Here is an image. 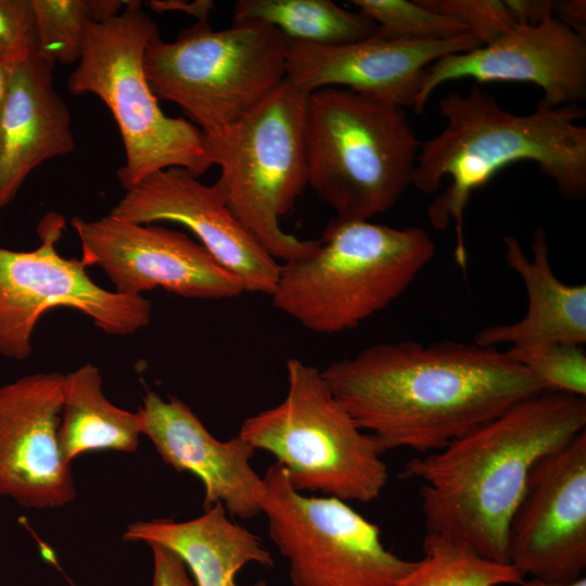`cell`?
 I'll return each mask as SVG.
<instances>
[{"mask_svg": "<svg viewBox=\"0 0 586 586\" xmlns=\"http://www.w3.org/2000/svg\"><path fill=\"white\" fill-rule=\"evenodd\" d=\"M321 373L356 424L385 450L420 454L545 391L507 351L449 340L373 344Z\"/></svg>", "mask_w": 586, "mask_h": 586, "instance_id": "cell-1", "label": "cell"}, {"mask_svg": "<svg viewBox=\"0 0 586 586\" xmlns=\"http://www.w3.org/2000/svg\"><path fill=\"white\" fill-rule=\"evenodd\" d=\"M584 430L586 397L544 391L411 458L402 475L420 483L426 533L509 563L508 526L533 466Z\"/></svg>", "mask_w": 586, "mask_h": 586, "instance_id": "cell-2", "label": "cell"}, {"mask_svg": "<svg viewBox=\"0 0 586 586\" xmlns=\"http://www.w3.org/2000/svg\"><path fill=\"white\" fill-rule=\"evenodd\" d=\"M445 127L421 142L412 186L425 194L447 187L428 208L430 222L456 231L455 259L466 271L463 217L472 194L499 170L532 162L570 200L586 196V127L582 105L549 107L540 103L527 114H514L472 84L466 93L450 91L438 101Z\"/></svg>", "mask_w": 586, "mask_h": 586, "instance_id": "cell-3", "label": "cell"}, {"mask_svg": "<svg viewBox=\"0 0 586 586\" xmlns=\"http://www.w3.org/2000/svg\"><path fill=\"white\" fill-rule=\"evenodd\" d=\"M435 254L420 227L334 218L303 257L280 267L277 309L315 333L354 329L399 297Z\"/></svg>", "mask_w": 586, "mask_h": 586, "instance_id": "cell-4", "label": "cell"}, {"mask_svg": "<svg viewBox=\"0 0 586 586\" xmlns=\"http://www.w3.org/2000/svg\"><path fill=\"white\" fill-rule=\"evenodd\" d=\"M420 143L400 106L346 88L308 94V187L336 218L391 209L412 186Z\"/></svg>", "mask_w": 586, "mask_h": 586, "instance_id": "cell-5", "label": "cell"}, {"mask_svg": "<svg viewBox=\"0 0 586 586\" xmlns=\"http://www.w3.org/2000/svg\"><path fill=\"white\" fill-rule=\"evenodd\" d=\"M140 3L127 1L116 15L89 26L68 77L72 93H92L111 111L125 150L117 175L126 191L163 169L180 167L200 177L213 166L202 130L164 114L146 79L144 52L160 34Z\"/></svg>", "mask_w": 586, "mask_h": 586, "instance_id": "cell-6", "label": "cell"}, {"mask_svg": "<svg viewBox=\"0 0 586 586\" xmlns=\"http://www.w3.org/2000/svg\"><path fill=\"white\" fill-rule=\"evenodd\" d=\"M288 390L278 405L247 417L238 435L271 454L300 493L370 502L388 473L385 448L361 430L335 398L321 370L300 359L285 362Z\"/></svg>", "mask_w": 586, "mask_h": 586, "instance_id": "cell-7", "label": "cell"}, {"mask_svg": "<svg viewBox=\"0 0 586 586\" xmlns=\"http://www.w3.org/2000/svg\"><path fill=\"white\" fill-rule=\"evenodd\" d=\"M289 40L273 26L198 22L175 40L157 35L143 56L157 99L178 105L205 137L231 128L286 78Z\"/></svg>", "mask_w": 586, "mask_h": 586, "instance_id": "cell-8", "label": "cell"}, {"mask_svg": "<svg viewBox=\"0 0 586 586\" xmlns=\"http://www.w3.org/2000/svg\"><path fill=\"white\" fill-rule=\"evenodd\" d=\"M307 98L285 78L231 128L205 137L212 164L220 170L215 183L229 207L284 263L308 254L318 242L280 226L308 187Z\"/></svg>", "mask_w": 586, "mask_h": 586, "instance_id": "cell-9", "label": "cell"}, {"mask_svg": "<svg viewBox=\"0 0 586 586\" xmlns=\"http://www.w3.org/2000/svg\"><path fill=\"white\" fill-rule=\"evenodd\" d=\"M263 481L260 512L293 586H394L415 565L390 551L379 526L347 501L297 492L277 461Z\"/></svg>", "mask_w": 586, "mask_h": 586, "instance_id": "cell-10", "label": "cell"}, {"mask_svg": "<svg viewBox=\"0 0 586 586\" xmlns=\"http://www.w3.org/2000/svg\"><path fill=\"white\" fill-rule=\"evenodd\" d=\"M65 219L48 213L38 224L40 244L31 251L0 247V355L16 360L33 352L41 316L54 308L77 310L110 335H128L149 324L152 304L142 296L107 291L91 280L80 258L56 247Z\"/></svg>", "mask_w": 586, "mask_h": 586, "instance_id": "cell-11", "label": "cell"}, {"mask_svg": "<svg viewBox=\"0 0 586 586\" xmlns=\"http://www.w3.org/2000/svg\"><path fill=\"white\" fill-rule=\"evenodd\" d=\"M71 224L81 262L101 268L118 294L142 296L162 288L188 298L220 300L245 292L237 276L183 232L111 215L93 220L75 217Z\"/></svg>", "mask_w": 586, "mask_h": 586, "instance_id": "cell-12", "label": "cell"}, {"mask_svg": "<svg viewBox=\"0 0 586 586\" xmlns=\"http://www.w3.org/2000/svg\"><path fill=\"white\" fill-rule=\"evenodd\" d=\"M508 561L523 575L572 583L586 568V430L532 468L508 526Z\"/></svg>", "mask_w": 586, "mask_h": 586, "instance_id": "cell-13", "label": "cell"}, {"mask_svg": "<svg viewBox=\"0 0 586 586\" xmlns=\"http://www.w3.org/2000/svg\"><path fill=\"white\" fill-rule=\"evenodd\" d=\"M464 78L477 85L533 84L543 91V105H581L586 99V36L552 14L535 25L519 24L479 48L445 55L425 68L413 112L421 114L443 84Z\"/></svg>", "mask_w": 586, "mask_h": 586, "instance_id": "cell-14", "label": "cell"}, {"mask_svg": "<svg viewBox=\"0 0 586 586\" xmlns=\"http://www.w3.org/2000/svg\"><path fill=\"white\" fill-rule=\"evenodd\" d=\"M109 215L135 224L170 221L188 228L245 292L271 295L280 275L277 259L240 221L216 183L205 184L184 168L160 170L126 191Z\"/></svg>", "mask_w": 586, "mask_h": 586, "instance_id": "cell-15", "label": "cell"}, {"mask_svg": "<svg viewBox=\"0 0 586 586\" xmlns=\"http://www.w3.org/2000/svg\"><path fill=\"white\" fill-rule=\"evenodd\" d=\"M64 374L35 373L0 386V497L46 509L75 499L59 446Z\"/></svg>", "mask_w": 586, "mask_h": 586, "instance_id": "cell-16", "label": "cell"}, {"mask_svg": "<svg viewBox=\"0 0 586 586\" xmlns=\"http://www.w3.org/2000/svg\"><path fill=\"white\" fill-rule=\"evenodd\" d=\"M483 43L470 33L435 41L386 38L377 31L362 40L319 46L289 40L286 79L310 94L346 88L400 107L412 106L426 67L441 58Z\"/></svg>", "mask_w": 586, "mask_h": 586, "instance_id": "cell-17", "label": "cell"}, {"mask_svg": "<svg viewBox=\"0 0 586 586\" xmlns=\"http://www.w3.org/2000/svg\"><path fill=\"white\" fill-rule=\"evenodd\" d=\"M142 434L178 472H190L203 484V509L221 504L230 515L247 520L260 512L264 481L251 466L256 449L238 434L219 441L191 408L176 396L164 399L148 392Z\"/></svg>", "mask_w": 586, "mask_h": 586, "instance_id": "cell-18", "label": "cell"}, {"mask_svg": "<svg viewBox=\"0 0 586 586\" xmlns=\"http://www.w3.org/2000/svg\"><path fill=\"white\" fill-rule=\"evenodd\" d=\"M52 68L39 55L12 67L0 114V208L37 166L75 149L69 111L53 88Z\"/></svg>", "mask_w": 586, "mask_h": 586, "instance_id": "cell-19", "label": "cell"}, {"mask_svg": "<svg viewBox=\"0 0 586 586\" xmlns=\"http://www.w3.org/2000/svg\"><path fill=\"white\" fill-rule=\"evenodd\" d=\"M508 266L522 279L527 308L524 317L510 324L481 330L474 343L481 346L510 344L528 347L548 343H586V285L566 284L552 272L546 232H533V257L524 253L517 238L504 237Z\"/></svg>", "mask_w": 586, "mask_h": 586, "instance_id": "cell-20", "label": "cell"}, {"mask_svg": "<svg viewBox=\"0 0 586 586\" xmlns=\"http://www.w3.org/2000/svg\"><path fill=\"white\" fill-rule=\"evenodd\" d=\"M128 542L161 545L176 553L192 574L195 586H240L235 575L245 565L273 566L262 539L231 521L221 504L188 521H138L124 533ZM250 586H267L263 581Z\"/></svg>", "mask_w": 586, "mask_h": 586, "instance_id": "cell-21", "label": "cell"}, {"mask_svg": "<svg viewBox=\"0 0 586 586\" xmlns=\"http://www.w3.org/2000/svg\"><path fill=\"white\" fill-rule=\"evenodd\" d=\"M97 366L87 362L64 374L59 446L67 463L77 456L99 450L133 453L142 434L140 411L113 405L102 390Z\"/></svg>", "mask_w": 586, "mask_h": 586, "instance_id": "cell-22", "label": "cell"}, {"mask_svg": "<svg viewBox=\"0 0 586 586\" xmlns=\"http://www.w3.org/2000/svg\"><path fill=\"white\" fill-rule=\"evenodd\" d=\"M269 24L288 40L336 46L372 36L378 26L331 0H238L232 22Z\"/></svg>", "mask_w": 586, "mask_h": 586, "instance_id": "cell-23", "label": "cell"}, {"mask_svg": "<svg viewBox=\"0 0 586 586\" xmlns=\"http://www.w3.org/2000/svg\"><path fill=\"white\" fill-rule=\"evenodd\" d=\"M422 550L423 557L394 586H501L524 581L513 565L484 558L442 535L426 533Z\"/></svg>", "mask_w": 586, "mask_h": 586, "instance_id": "cell-24", "label": "cell"}, {"mask_svg": "<svg viewBox=\"0 0 586 586\" xmlns=\"http://www.w3.org/2000/svg\"><path fill=\"white\" fill-rule=\"evenodd\" d=\"M119 0H31L38 53L52 65L78 62L88 28L122 11Z\"/></svg>", "mask_w": 586, "mask_h": 586, "instance_id": "cell-25", "label": "cell"}, {"mask_svg": "<svg viewBox=\"0 0 586 586\" xmlns=\"http://www.w3.org/2000/svg\"><path fill=\"white\" fill-rule=\"evenodd\" d=\"M357 12L378 26L386 38L435 41L470 33L454 17L437 13L418 0H352Z\"/></svg>", "mask_w": 586, "mask_h": 586, "instance_id": "cell-26", "label": "cell"}, {"mask_svg": "<svg viewBox=\"0 0 586 586\" xmlns=\"http://www.w3.org/2000/svg\"><path fill=\"white\" fill-rule=\"evenodd\" d=\"M507 353L525 367L545 391L586 397V354L583 345L548 343L510 347Z\"/></svg>", "mask_w": 586, "mask_h": 586, "instance_id": "cell-27", "label": "cell"}, {"mask_svg": "<svg viewBox=\"0 0 586 586\" xmlns=\"http://www.w3.org/2000/svg\"><path fill=\"white\" fill-rule=\"evenodd\" d=\"M424 7L464 24L483 44L518 24L506 0H418Z\"/></svg>", "mask_w": 586, "mask_h": 586, "instance_id": "cell-28", "label": "cell"}, {"mask_svg": "<svg viewBox=\"0 0 586 586\" xmlns=\"http://www.w3.org/2000/svg\"><path fill=\"white\" fill-rule=\"evenodd\" d=\"M37 53L31 0H0V61L13 65Z\"/></svg>", "mask_w": 586, "mask_h": 586, "instance_id": "cell-29", "label": "cell"}, {"mask_svg": "<svg viewBox=\"0 0 586 586\" xmlns=\"http://www.w3.org/2000/svg\"><path fill=\"white\" fill-rule=\"evenodd\" d=\"M149 546L153 553L151 586H195L186 565L176 553L161 545Z\"/></svg>", "mask_w": 586, "mask_h": 586, "instance_id": "cell-30", "label": "cell"}, {"mask_svg": "<svg viewBox=\"0 0 586 586\" xmlns=\"http://www.w3.org/2000/svg\"><path fill=\"white\" fill-rule=\"evenodd\" d=\"M515 23L535 25L555 14L556 1L550 0H506Z\"/></svg>", "mask_w": 586, "mask_h": 586, "instance_id": "cell-31", "label": "cell"}, {"mask_svg": "<svg viewBox=\"0 0 586 586\" xmlns=\"http://www.w3.org/2000/svg\"><path fill=\"white\" fill-rule=\"evenodd\" d=\"M157 13L167 11H182L198 20V22H207L208 15L215 7L211 0H196L193 2L182 0H152L148 4Z\"/></svg>", "mask_w": 586, "mask_h": 586, "instance_id": "cell-32", "label": "cell"}, {"mask_svg": "<svg viewBox=\"0 0 586 586\" xmlns=\"http://www.w3.org/2000/svg\"><path fill=\"white\" fill-rule=\"evenodd\" d=\"M557 5L560 7L561 13L558 17L586 36V2L584 0H570Z\"/></svg>", "mask_w": 586, "mask_h": 586, "instance_id": "cell-33", "label": "cell"}, {"mask_svg": "<svg viewBox=\"0 0 586 586\" xmlns=\"http://www.w3.org/2000/svg\"><path fill=\"white\" fill-rule=\"evenodd\" d=\"M13 65L0 61V114L8 94Z\"/></svg>", "mask_w": 586, "mask_h": 586, "instance_id": "cell-34", "label": "cell"}, {"mask_svg": "<svg viewBox=\"0 0 586 586\" xmlns=\"http://www.w3.org/2000/svg\"><path fill=\"white\" fill-rule=\"evenodd\" d=\"M523 586H586V578L583 576L575 582L561 584V583H548L536 578H531L527 582L521 584Z\"/></svg>", "mask_w": 586, "mask_h": 586, "instance_id": "cell-35", "label": "cell"}]
</instances>
